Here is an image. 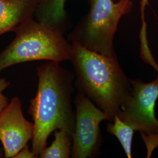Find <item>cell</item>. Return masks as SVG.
<instances>
[{"label":"cell","instance_id":"obj_1","mask_svg":"<svg viewBox=\"0 0 158 158\" xmlns=\"http://www.w3.org/2000/svg\"><path fill=\"white\" fill-rule=\"evenodd\" d=\"M37 92L28 112L34 121L32 151L38 158L55 131L65 130L73 135L75 112L72 106L74 76L70 71L49 61L37 68Z\"/></svg>","mask_w":158,"mask_h":158},{"label":"cell","instance_id":"obj_14","mask_svg":"<svg viewBox=\"0 0 158 158\" xmlns=\"http://www.w3.org/2000/svg\"><path fill=\"white\" fill-rule=\"evenodd\" d=\"M148 4V0H141V19L142 21V28H147L146 23L145 21V11L146 6Z\"/></svg>","mask_w":158,"mask_h":158},{"label":"cell","instance_id":"obj_13","mask_svg":"<svg viewBox=\"0 0 158 158\" xmlns=\"http://www.w3.org/2000/svg\"><path fill=\"white\" fill-rule=\"evenodd\" d=\"M36 158L32 150L27 145L17 153L14 158Z\"/></svg>","mask_w":158,"mask_h":158},{"label":"cell","instance_id":"obj_11","mask_svg":"<svg viewBox=\"0 0 158 158\" xmlns=\"http://www.w3.org/2000/svg\"><path fill=\"white\" fill-rule=\"evenodd\" d=\"M107 130L118 139L127 158H132V142L135 130L121 120L117 115L112 122L108 124Z\"/></svg>","mask_w":158,"mask_h":158},{"label":"cell","instance_id":"obj_3","mask_svg":"<svg viewBox=\"0 0 158 158\" xmlns=\"http://www.w3.org/2000/svg\"><path fill=\"white\" fill-rule=\"evenodd\" d=\"M16 36L0 53V72L22 63L48 60L60 63L70 60L72 45L62 32L33 18L15 31Z\"/></svg>","mask_w":158,"mask_h":158},{"label":"cell","instance_id":"obj_8","mask_svg":"<svg viewBox=\"0 0 158 158\" xmlns=\"http://www.w3.org/2000/svg\"><path fill=\"white\" fill-rule=\"evenodd\" d=\"M39 0H0V35L34 18Z\"/></svg>","mask_w":158,"mask_h":158},{"label":"cell","instance_id":"obj_5","mask_svg":"<svg viewBox=\"0 0 158 158\" xmlns=\"http://www.w3.org/2000/svg\"><path fill=\"white\" fill-rule=\"evenodd\" d=\"M132 90L117 115L141 135L158 138V119L155 106L158 98V76L149 83L131 80Z\"/></svg>","mask_w":158,"mask_h":158},{"label":"cell","instance_id":"obj_7","mask_svg":"<svg viewBox=\"0 0 158 158\" xmlns=\"http://www.w3.org/2000/svg\"><path fill=\"white\" fill-rule=\"evenodd\" d=\"M34 124L25 118L22 102L14 97L0 113V142L4 158H14L34 136Z\"/></svg>","mask_w":158,"mask_h":158},{"label":"cell","instance_id":"obj_15","mask_svg":"<svg viewBox=\"0 0 158 158\" xmlns=\"http://www.w3.org/2000/svg\"><path fill=\"white\" fill-rule=\"evenodd\" d=\"M4 158V152L2 147L0 145V158Z\"/></svg>","mask_w":158,"mask_h":158},{"label":"cell","instance_id":"obj_2","mask_svg":"<svg viewBox=\"0 0 158 158\" xmlns=\"http://www.w3.org/2000/svg\"><path fill=\"white\" fill-rule=\"evenodd\" d=\"M70 61L73 66L74 85L112 122L130 97L132 87L119 64L117 55L106 56L71 41Z\"/></svg>","mask_w":158,"mask_h":158},{"label":"cell","instance_id":"obj_16","mask_svg":"<svg viewBox=\"0 0 158 158\" xmlns=\"http://www.w3.org/2000/svg\"></svg>","mask_w":158,"mask_h":158},{"label":"cell","instance_id":"obj_4","mask_svg":"<svg viewBox=\"0 0 158 158\" xmlns=\"http://www.w3.org/2000/svg\"><path fill=\"white\" fill-rule=\"evenodd\" d=\"M90 11L82 23L69 35L86 49L106 56L116 55L113 40L119 21L132 7L131 0H89Z\"/></svg>","mask_w":158,"mask_h":158},{"label":"cell","instance_id":"obj_12","mask_svg":"<svg viewBox=\"0 0 158 158\" xmlns=\"http://www.w3.org/2000/svg\"><path fill=\"white\" fill-rule=\"evenodd\" d=\"M10 83L4 78L0 77V113L7 106L9 103L8 98L4 94L3 91L8 87Z\"/></svg>","mask_w":158,"mask_h":158},{"label":"cell","instance_id":"obj_6","mask_svg":"<svg viewBox=\"0 0 158 158\" xmlns=\"http://www.w3.org/2000/svg\"><path fill=\"white\" fill-rule=\"evenodd\" d=\"M75 123L72 135L71 158H92L100 147V125L108 120L100 108L87 96L78 91L74 98Z\"/></svg>","mask_w":158,"mask_h":158},{"label":"cell","instance_id":"obj_10","mask_svg":"<svg viewBox=\"0 0 158 158\" xmlns=\"http://www.w3.org/2000/svg\"><path fill=\"white\" fill-rule=\"evenodd\" d=\"M54 132L55 139L49 147L42 151L38 158H71L72 135L63 130H56Z\"/></svg>","mask_w":158,"mask_h":158},{"label":"cell","instance_id":"obj_9","mask_svg":"<svg viewBox=\"0 0 158 158\" xmlns=\"http://www.w3.org/2000/svg\"><path fill=\"white\" fill-rule=\"evenodd\" d=\"M67 0H39L34 15L36 21L62 32L68 19L64 6Z\"/></svg>","mask_w":158,"mask_h":158}]
</instances>
